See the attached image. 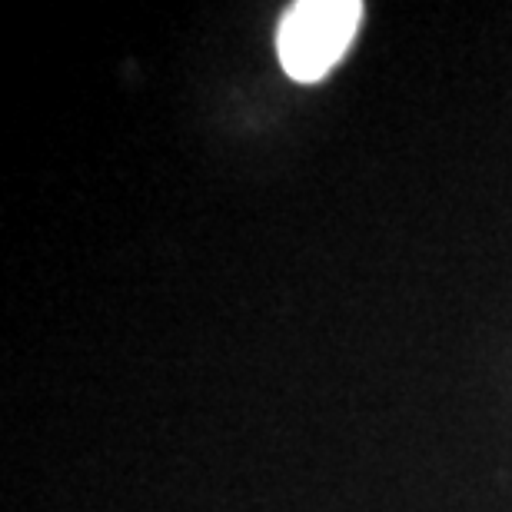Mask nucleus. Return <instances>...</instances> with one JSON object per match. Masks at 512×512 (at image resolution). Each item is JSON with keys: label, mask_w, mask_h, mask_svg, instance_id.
<instances>
[{"label": "nucleus", "mask_w": 512, "mask_h": 512, "mask_svg": "<svg viewBox=\"0 0 512 512\" xmlns=\"http://www.w3.org/2000/svg\"><path fill=\"white\" fill-rule=\"evenodd\" d=\"M360 17V0H300L293 4L276 30V54H280L283 70L300 84L326 77L350 47Z\"/></svg>", "instance_id": "obj_1"}]
</instances>
